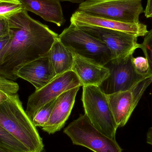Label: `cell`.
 <instances>
[{"mask_svg": "<svg viewBox=\"0 0 152 152\" xmlns=\"http://www.w3.org/2000/svg\"><path fill=\"white\" fill-rule=\"evenodd\" d=\"M7 19L10 38L0 64V77L14 81L16 71L48 53L59 35L32 18L25 10Z\"/></svg>", "mask_w": 152, "mask_h": 152, "instance_id": "6da1fadb", "label": "cell"}, {"mask_svg": "<svg viewBox=\"0 0 152 152\" xmlns=\"http://www.w3.org/2000/svg\"><path fill=\"white\" fill-rule=\"evenodd\" d=\"M0 125L20 141L29 152H42L44 145L26 111L18 95H10L0 104Z\"/></svg>", "mask_w": 152, "mask_h": 152, "instance_id": "7a4b0ae2", "label": "cell"}, {"mask_svg": "<svg viewBox=\"0 0 152 152\" xmlns=\"http://www.w3.org/2000/svg\"><path fill=\"white\" fill-rule=\"evenodd\" d=\"M81 101L85 114L93 126L110 138L116 139L118 129L107 95L97 86H83Z\"/></svg>", "mask_w": 152, "mask_h": 152, "instance_id": "3957f363", "label": "cell"}, {"mask_svg": "<svg viewBox=\"0 0 152 152\" xmlns=\"http://www.w3.org/2000/svg\"><path fill=\"white\" fill-rule=\"evenodd\" d=\"M61 43L74 54L105 66L113 59L110 49L102 41L71 24L58 35Z\"/></svg>", "mask_w": 152, "mask_h": 152, "instance_id": "277c9868", "label": "cell"}, {"mask_svg": "<svg viewBox=\"0 0 152 152\" xmlns=\"http://www.w3.org/2000/svg\"><path fill=\"white\" fill-rule=\"evenodd\" d=\"M77 10L119 22L139 23L142 0H86Z\"/></svg>", "mask_w": 152, "mask_h": 152, "instance_id": "5b68a950", "label": "cell"}, {"mask_svg": "<svg viewBox=\"0 0 152 152\" xmlns=\"http://www.w3.org/2000/svg\"><path fill=\"white\" fill-rule=\"evenodd\" d=\"M73 144L94 152H122L116 139L101 133L91 124L86 114L70 123L63 131Z\"/></svg>", "mask_w": 152, "mask_h": 152, "instance_id": "8992f818", "label": "cell"}, {"mask_svg": "<svg viewBox=\"0 0 152 152\" xmlns=\"http://www.w3.org/2000/svg\"><path fill=\"white\" fill-rule=\"evenodd\" d=\"M133 54L113 59L104 66L109 69L110 75L98 87L105 94L129 90L147 77L136 72L132 63Z\"/></svg>", "mask_w": 152, "mask_h": 152, "instance_id": "52a82bcc", "label": "cell"}, {"mask_svg": "<svg viewBox=\"0 0 152 152\" xmlns=\"http://www.w3.org/2000/svg\"><path fill=\"white\" fill-rule=\"evenodd\" d=\"M81 86L79 79L72 70L57 75L47 85L29 96L26 113L32 121L35 114L46 104L56 99L64 92Z\"/></svg>", "mask_w": 152, "mask_h": 152, "instance_id": "ba28073f", "label": "cell"}, {"mask_svg": "<svg viewBox=\"0 0 152 152\" xmlns=\"http://www.w3.org/2000/svg\"><path fill=\"white\" fill-rule=\"evenodd\" d=\"M152 82V77L145 78L131 89L106 95L118 127L126 124L144 93Z\"/></svg>", "mask_w": 152, "mask_h": 152, "instance_id": "9c48e42d", "label": "cell"}, {"mask_svg": "<svg viewBox=\"0 0 152 152\" xmlns=\"http://www.w3.org/2000/svg\"><path fill=\"white\" fill-rule=\"evenodd\" d=\"M77 27L103 42L111 51L113 59L134 54L140 48L137 42L138 37L128 33L97 27Z\"/></svg>", "mask_w": 152, "mask_h": 152, "instance_id": "30bf717a", "label": "cell"}, {"mask_svg": "<svg viewBox=\"0 0 152 152\" xmlns=\"http://www.w3.org/2000/svg\"><path fill=\"white\" fill-rule=\"evenodd\" d=\"M71 24L77 27L94 26L114 29L139 37L146 36L149 31L147 26L142 23H128L119 22L102 17L93 16L77 10L72 14Z\"/></svg>", "mask_w": 152, "mask_h": 152, "instance_id": "8fae6325", "label": "cell"}, {"mask_svg": "<svg viewBox=\"0 0 152 152\" xmlns=\"http://www.w3.org/2000/svg\"><path fill=\"white\" fill-rule=\"evenodd\" d=\"M15 76L28 81L36 90L47 85L57 76L50 60L49 52L43 56L20 67Z\"/></svg>", "mask_w": 152, "mask_h": 152, "instance_id": "7c38bea8", "label": "cell"}, {"mask_svg": "<svg viewBox=\"0 0 152 152\" xmlns=\"http://www.w3.org/2000/svg\"><path fill=\"white\" fill-rule=\"evenodd\" d=\"M80 87H76L69 89L57 97L49 121L42 127L44 131L52 134L64 127L73 110Z\"/></svg>", "mask_w": 152, "mask_h": 152, "instance_id": "4fadbf2b", "label": "cell"}, {"mask_svg": "<svg viewBox=\"0 0 152 152\" xmlns=\"http://www.w3.org/2000/svg\"><path fill=\"white\" fill-rule=\"evenodd\" d=\"M74 55V64L72 70L79 79L82 86H99L110 75V71L105 66L77 54Z\"/></svg>", "mask_w": 152, "mask_h": 152, "instance_id": "5bb4252c", "label": "cell"}, {"mask_svg": "<svg viewBox=\"0 0 152 152\" xmlns=\"http://www.w3.org/2000/svg\"><path fill=\"white\" fill-rule=\"evenodd\" d=\"M27 11L40 16L48 22L63 26L66 20L64 18L60 2L56 0H19Z\"/></svg>", "mask_w": 152, "mask_h": 152, "instance_id": "9a60e30c", "label": "cell"}, {"mask_svg": "<svg viewBox=\"0 0 152 152\" xmlns=\"http://www.w3.org/2000/svg\"><path fill=\"white\" fill-rule=\"evenodd\" d=\"M50 60L57 75L72 70L74 55L57 38L50 51Z\"/></svg>", "mask_w": 152, "mask_h": 152, "instance_id": "2e32d148", "label": "cell"}, {"mask_svg": "<svg viewBox=\"0 0 152 152\" xmlns=\"http://www.w3.org/2000/svg\"><path fill=\"white\" fill-rule=\"evenodd\" d=\"M0 147L10 152H29L19 140L1 125Z\"/></svg>", "mask_w": 152, "mask_h": 152, "instance_id": "e0dca14e", "label": "cell"}, {"mask_svg": "<svg viewBox=\"0 0 152 152\" xmlns=\"http://www.w3.org/2000/svg\"><path fill=\"white\" fill-rule=\"evenodd\" d=\"M57 98L43 106L35 114L32 120L35 126L42 128L47 123L50 119Z\"/></svg>", "mask_w": 152, "mask_h": 152, "instance_id": "ac0fdd59", "label": "cell"}, {"mask_svg": "<svg viewBox=\"0 0 152 152\" xmlns=\"http://www.w3.org/2000/svg\"><path fill=\"white\" fill-rule=\"evenodd\" d=\"M24 10L19 0H0V18H6Z\"/></svg>", "mask_w": 152, "mask_h": 152, "instance_id": "d6986e66", "label": "cell"}, {"mask_svg": "<svg viewBox=\"0 0 152 152\" xmlns=\"http://www.w3.org/2000/svg\"><path fill=\"white\" fill-rule=\"evenodd\" d=\"M149 64L150 75L152 77V29L145 36L143 42L140 44Z\"/></svg>", "mask_w": 152, "mask_h": 152, "instance_id": "ffe728a7", "label": "cell"}, {"mask_svg": "<svg viewBox=\"0 0 152 152\" xmlns=\"http://www.w3.org/2000/svg\"><path fill=\"white\" fill-rule=\"evenodd\" d=\"M132 63L136 72L144 77H151L150 75L149 64L145 57H137L132 58Z\"/></svg>", "mask_w": 152, "mask_h": 152, "instance_id": "44dd1931", "label": "cell"}, {"mask_svg": "<svg viewBox=\"0 0 152 152\" xmlns=\"http://www.w3.org/2000/svg\"><path fill=\"white\" fill-rule=\"evenodd\" d=\"M19 89L18 83L0 77V90L8 94L12 95L17 94Z\"/></svg>", "mask_w": 152, "mask_h": 152, "instance_id": "7402d4cb", "label": "cell"}, {"mask_svg": "<svg viewBox=\"0 0 152 152\" xmlns=\"http://www.w3.org/2000/svg\"><path fill=\"white\" fill-rule=\"evenodd\" d=\"M10 34L0 38V64L2 61L3 58L6 52V49L10 41Z\"/></svg>", "mask_w": 152, "mask_h": 152, "instance_id": "603a6c76", "label": "cell"}, {"mask_svg": "<svg viewBox=\"0 0 152 152\" xmlns=\"http://www.w3.org/2000/svg\"><path fill=\"white\" fill-rule=\"evenodd\" d=\"M9 34V25L6 18H0V38Z\"/></svg>", "mask_w": 152, "mask_h": 152, "instance_id": "cb8c5ba5", "label": "cell"}, {"mask_svg": "<svg viewBox=\"0 0 152 152\" xmlns=\"http://www.w3.org/2000/svg\"><path fill=\"white\" fill-rule=\"evenodd\" d=\"M144 12L147 18H152V0H147V5Z\"/></svg>", "mask_w": 152, "mask_h": 152, "instance_id": "d4e9b609", "label": "cell"}, {"mask_svg": "<svg viewBox=\"0 0 152 152\" xmlns=\"http://www.w3.org/2000/svg\"><path fill=\"white\" fill-rule=\"evenodd\" d=\"M10 95L0 90V104L7 101Z\"/></svg>", "mask_w": 152, "mask_h": 152, "instance_id": "484cf974", "label": "cell"}, {"mask_svg": "<svg viewBox=\"0 0 152 152\" xmlns=\"http://www.w3.org/2000/svg\"><path fill=\"white\" fill-rule=\"evenodd\" d=\"M146 142L152 145V126L149 128L146 134Z\"/></svg>", "mask_w": 152, "mask_h": 152, "instance_id": "4316f807", "label": "cell"}, {"mask_svg": "<svg viewBox=\"0 0 152 152\" xmlns=\"http://www.w3.org/2000/svg\"><path fill=\"white\" fill-rule=\"evenodd\" d=\"M56 1H67L71 2L73 3H82L83 2L85 1L86 0H56Z\"/></svg>", "mask_w": 152, "mask_h": 152, "instance_id": "83f0119b", "label": "cell"}, {"mask_svg": "<svg viewBox=\"0 0 152 152\" xmlns=\"http://www.w3.org/2000/svg\"><path fill=\"white\" fill-rule=\"evenodd\" d=\"M0 152H10L0 147Z\"/></svg>", "mask_w": 152, "mask_h": 152, "instance_id": "f1b7e54d", "label": "cell"}]
</instances>
